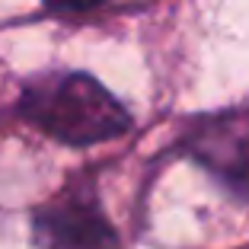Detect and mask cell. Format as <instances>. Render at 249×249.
I'll return each instance as SVG.
<instances>
[{"label":"cell","instance_id":"obj_4","mask_svg":"<svg viewBox=\"0 0 249 249\" xmlns=\"http://www.w3.org/2000/svg\"><path fill=\"white\" fill-rule=\"evenodd\" d=\"M52 10H61V13H83V10L103 7L106 0H45Z\"/></svg>","mask_w":249,"mask_h":249},{"label":"cell","instance_id":"obj_3","mask_svg":"<svg viewBox=\"0 0 249 249\" xmlns=\"http://www.w3.org/2000/svg\"><path fill=\"white\" fill-rule=\"evenodd\" d=\"M182 150L217 176L230 192L249 198V115L227 112V115L201 118L182 138Z\"/></svg>","mask_w":249,"mask_h":249},{"label":"cell","instance_id":"obj_1","mask_svg":"<svg viewBox=\"0 0 249 249\" xmlns=\"http://www.w3.org/2000/svg\"><path fill=\"white\" fill-rule=\"evenodd\" d=\"M19 109L38 131L73 147L103 144L131 128L128 109L96 77L80 71L32 80L22 93Z\"/></svg>","mask_w":249,"mask_h":249},{"label":"cell","instance_id":"obj_2","mask_svg":"<svg viewBox=\"0 0 249 249\" xmlns=\"http://www.w3.org/2000/svg\"><path fill=\"white\" fill-rule=\"evenodd\" d=\"M32 233L38 249H118V233L93 189H71L45 205Z\"/></svg>","mask_w":249,"mask_h":249}]
</instances>
